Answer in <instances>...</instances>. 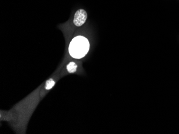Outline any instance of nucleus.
Segmentation results:
<instances>
[{
    "instance_id": "f257e3e1",
    "label": "nucleus",
    "mask_w": 179,
    "mask_h": 134,
    "mask_svg": "<svg viewBox=\"0 0 179 134\" xmlns=\"http://www.w3.org/2000/svg\"><path fill=\"white\" fill-rule=\"evenodd\" d=\"M89 48V42L87 39L82 36H78L74 38L70 43L69 52L73 58L80 59L87 54Z\"/></svg>"
},
{
    "instance_id": "f03ea898",
    "label": "nucleus",
    "mask_w": 179,
    "mask_h": 134,
    "mask_svg": "<svg viewBox=\"0 0 179 134\" xmlns=\"http://www.w3.org/2000/svg\"><path fill=\"white\" fill-rule=\"evenodd\" d=\"M87 13L84 9L77 10L75 13L74 19V23L76 26L80 27L82 26L87 19Z\"/></svg>"
},
{
    "instance_id": "7ed1b4c3",
    "label": "nucleus",
    "mask_w": 179,
    "mask_h": 134,
    "mask_svg": "<svg viewBox=\"0 0 179 134\" xmlns=\"http://www.w3.org/2000/svg\"><path fill=\"white\" fill-rule=\"evenodd\" d=\"M77 65L74 62H70L67 66L68 71L70 73H75L77 70Z\"/></svg>"
},
{
    "instance_id": "20e7f679",
    "label": "nucleus",
    "mask_w": 179,
    "mask_h": 134,
    "mask_svg": "<svg viewBox=\"0 0 179 134\" xmlns=\"http://www.w3.org/2000/svg\"><path fill=\"white\" fill-rule=\"evenodd\" d=\"M55 83V81L52 79L48 80L46 82L45 89L47 90L50 89L54 86Z\"/></svg>"
}]
</instances>
